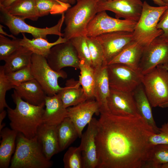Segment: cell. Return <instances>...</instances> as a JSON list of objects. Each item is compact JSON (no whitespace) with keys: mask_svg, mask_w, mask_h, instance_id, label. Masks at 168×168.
Instances as JSON below:
<instances>
[{"mask_svg":"<svg viewBox=\"0 0 168 168\" xmlns=\"http://www.w3.org/2000/svg\"><path fill=\"white\" fill-rule=\"evenodd\" d=\"M45 108L43 116V123L57 126L68 117L67 108L63 105L59 95L47 96L45 100Z\"/></svg>","mask_w":168,"mask_h":168,"instance_id":"obj_19","label":"cell"},{"mask_svg":"<svg viewBox=\"0 0 168 168\" xmlns=\"http://www.w3.org/2000/svg\"><path fill=\"white\" fill-rule=\"evenodd\" d=\"M11 96L16 107L14 109L7 108L11 128L27 138L35 137L38 128L43 123L45 104H31L24 100L14 89Z\"/></svg>","mask_w":168,"mask_h":168,"instance_id":"obj_2","label":"cell"},{"mask_svg":"<svg viewBox=\"0 0 168 168\" xmlns=\"http://www.w3.org/2000/svg\"><path fill=\"white\" fill-rule=\"evenodd\" d=\"M143 2L141 0H102L97 2L98 12L109 11L115 18L137 22L141 16Z\"/></svg>","mask_w":168,"mask_h":168,"instance_id":"obj_14","label":"cell"},{"mask_svg":"<svg viewBox=\"0 0 168 168\" xmlns=\"http://www.w3.org/2000/svg\"><path fill=\"white\" fill-rule=\"evenodd\" d=\"M145 48L134 40L125 47L108 65L122 63L138 69Z\"/></svg>","mask_w":168,"mask_h":168,"instance_id":"obj_25","label":"cell"},{"mask_svg":"<svg viewBox=\"0 0 168 168\" xmlns=\"http://www.w3.org/2000/svg\"><path fill=\"white\" fill-rule=\"evenodd\" d=\"M20 39L10 40L0 34V60L4 61L8 57L22 46L20 43Z\"/></svg>","mask_w":168,"mask_h":168,"instance_id":"obj_36","label":"cell"},{"mask_svg":"<svg viewBox=\"0 0 168 168\" xmlns=\"http://www.w3.org/2000/svg\"><path fill=\"white\" fill-rule=\"evenodd\" d=\"M107 101L109 111L113 115L122 117L140 115L132 92H123L110 88Z\"/></svg>","mask_w":168,"mask_h":168,"instance_id":"obj_16","label":"cell"},{"mask_svg":"<svg viewBox=\"0 0 168 168\" xmlns=\"http://www.w3.org/2000/svg\"><path fill=\"white\" fill-rule=\"evenodd\" d=\"M164 3H165L166 6L168 5V0H162Z\"/></svg>","mask_w":168,"mask_h":168,"instance_id":"obj_49","label":"cell"},{"mask_svg":"<svg viewBox=\"0 0 168 168\" xmlns=\"http://www.w3.org/2000/svg\"><path fill=\"white\" fill-rule=\"evenodd\" d=\"M57 133L60 152L67 148L79 137L75 126L68 117L57 125Z\"/></svg>","mask_w":168,"mask_h":168,"instance_id":"obj_29","label":"cell"},{"mask_svg":"<svg viewBox=\"0 0 168 168\" xmlns=\"http://www.w3.org/2000/svg\"><path fill=\"white\" fill-rule=\"evenodd\" d=\"M7 112L5 110H3L0 111V125L2 124L3 120L4 119L7 115Z\"/></svg>","mask_w":168,"mask_h":168,"instance_id":"obj_43","label":"cell"},{"mask_svg":"<svg viewBox=\"0 0 168 168\" xmlns=\"http://www.w3.org/2000/svg\"><path fill=\"white\" fill-rule=\"evenodd\" d=\"M59 0V1L62 2H63L65 3H68V0Z\"/></svg>","mask_w":168,"mask_h":168,"instance_id":"obj_48","label":"cell"},{"mask_svg":"<svg viewBox=\"0 0 168 168\" xmlns=\"http://www.w3.org/2000/svg\"><path fill=\"white\" fill-rule=\"evenodd\" d=\"M142 84L152 107H168V70L163 65L144 75Z\"/></svg>","mask_w":168,"mask_h":168,"instance_id":"obj_6","label":"cell"},{"mask_svg":"<svg viewBox=\"0 0 168 168\" xmlns=\"http://www.w3.org/2000/svg\"><path fill=\"white\" fill-rule=\"evenodd\" d=\"M68 3L70 4L73 5L79 0H68Z\"/></svg>","mask_w":168,"mask_h":168,"instance_id":"obj_45","label":"cell"},{"mask_svg":"<svg viewBox=\"0 0 168 168\" xmlns=\"http://www.w3.org/2000/svg\"><path fill=\"white\" fill-rule=\"evenodd\" d=\"M4 26L1 24H0V34L8 36L12 39L15 38L16 37L14 36L13 34H8L3 30V28Z\"/></svg>","mask_w":168,"mask_h":168,"instance_id":"obj_41","label":"cell"},{"mask_svg":"<svg viewBox=\"0 0 168 168\" xmlns=\"http://www.w3.org/2000/svg\"><path fill=\"white\" fill-rule=\"evenodd\" d=\"M18 132L5 127L0 132L2 139L0 145V168H8L10 166L12 156L15 151Z\"/></svg>","mask_w":168,"mask_h":168,"instance_id":"obj_23","label":"cell"},{"mask_svg":"<svg viewBox=\"0 0 168 168\" xmlns=\"http://www.w3.org/2000/svg\"><path fill=\"white\" fill-rule=\"evenodd\" d=\"M149 142L153 146L159 144L168 145V126L166 124L160 128V132L154 133L150 138Z\"/></svg>","mask_w":168,"mask_h":168,"instance_id":"obj_39","label":"cell"},{"mask_svg":"<svg viewBox=\"0 0 168 168\" xmlns=\"http://www.w3.org/2000/svg\"><path fill=\"white\" fill-rule=\"evenodd\" d=\"M95 99H88L67 108L68 117L75 126L79 138H81L83 129L91 122L93 115L100 114L99 105Z\"/></svg>","mask_w":168,"mask_h":168,"instance_id":"obj_15","label":"cell"},{"mask_svg":"<svg viewBox=\"0 0 168 168\" xmlns=\"http://www.w3.org/2000/svg\"><path fill=\"white\" fill-rule=\"evenodd\" d=\"M5 74L8 80L14 87L34 79L31 72L30 65Z\"/></svg>","mask_w":168,"mask_h":168,"instance_id":"obj_37","label":"cell"},{"mask_svg":"<svg viewBox=\"0 0 168 168\" xmlns=\"http://www.w3.org/2000/svg\"><path fill=\"white\" fill-rule=\"evenodd\" d=\"M33 53L27 48L21 46L4 60L5 64L3 67L5 73L30 65Z\"/></svg>","mask_w":168,"mask_h":168,"instance_id":"obj_28","label":"cell"},{"mask_svg":"<svg viewBox=\"0 0 168 168\" xmlns=\"http://www.w3.org/2000/svg\"><path fill=\"white\" fill-rule=\"evenodd\" d=\"M22 34L23 38L20 39L21 45L27 48L33 53L41 55L45 58L47 57L52 47L67 41L63 37L59 36L56 41L50 43L47 40L41 38L30 40L26 36L24 33Z\"/></svg>","mask_w":168,"mask_h":168,"instance_id":"obj_27","label":"cell"},{"mask_svg":"<svg viewBox=\"0 0 168 168\" xmlns=\"http://www.w3.org/2000/svg\"><path fill=\"white\" fill-rule=\"evenodd\" d=\"M167 6L154 7L143 2L142 12L133 32L134 40L144 47L163 33L157 27L161 15Z\"/></svg>","mask_w":168,"mask_h":168,"instance_id":"obj_5","label":"cell"},{"mask_svg":"<svg viewBox=\"0 0 168 168\" xmlns=\"http://www.w3.org/2000/svg\"><path fill=\"white\" fill-rule=\"evenodd\" d=\"M52 162L44 155L36 136L31 138L18 133L10 168H49Z\"/></svg>","mask_w":168,"mask_h":168,"instance_id":"obj_3","label":"cell"},{"mask_svg":"<svg viewBox=\"0 0 168 168\" xmlns=\"http://www.w3.org/2000/svg\"><path fill=\"white\" fill-rule=\"evenodd\" d=\"M5 8L11 15L23 20L35 21L39 17L35 0H16Z\"/></svg>","mask_w":168,"mask_h":168,"instance_id":"obj_26","label":"cell"},{"mask_svg":"<svg viewBox=\"0 0 168 168\" xmlns=\"http://www.w3.org/2000/svg\"><path fill=\"white\" fill-rule=\"evenodd\" d=\"M46 58L50 67L56 71L66 67L79 68L80 59L70 40L52 47Z\"/></svg>","mask_w":168,"mask_h":168,"instance_id":"obj_13","label":"cell"},{"mask_svg":"<svg viewBox=\"0 0 168 168\" xmlns=\"http://www.w3.org/2000/svg\"><path fill=\"white\" fill-rule=\"evenodd\" d=\"M97 2L102 0H96Z\"/></svg>","mask_w":168,"mask_h":168,"instance_id":"obj_51","label":"cell"},{"mask_svg":"<svg viewBox=\"0 0 168 168\" xmlns=\"http://www.w3.org/2000/svg\"><path fill=\"white\" fill-rule=\"evenodd\" d=\"M78 81L71 79L67 81L66 86L58 94L66 108L76 105L88 100Z\"/></svg>","mask_w":168,"mask_h":168,"instance_id":"obj_22","label":"cell"},{"mask_svg":"<svg viewBox=\"0 0 168 168\" xmlns=\"http://www.w3.org/2000/svg\"><path fill=\"white\" fill-rule=\"evenodd\" d=\"M106 11L98 12L89 23L87 36L96 37L105 33L119 31L133 32L137 22L112 17Z\"/></svg>","mask_w":168,"mask_h":168,"instance_id":"obj_10","label":"cell"},{"mask_svg":"<svg viewBox=\"0 0 168 168\" xmlns=\"http://www.w3.org/2000/svg\"><path fill=\"white\" fill-rule=\"evenodd\" d=\"M97 120L93 118L81 137L83 168H97L98 164L96 137Z\"/></svg>","mask_w":168,"mask_h":168,"instance_id":"obj_17","label":"cell"},{"mask_svg":"<svg viewBox=\"0 0 168 168\" xmlns=\"http://www.w3.org/2000/svg\"><path fill=\"white\" fill-rule=\"evenodd\" d=\"M15 0H3L2 2L0 3V5L3 7L6 8L8 7Z\"/></svg>","mask_w":168,"mask_h":168,"instance_id":"obj_42","label":"cell"},{"mask_svg":"<svg viewBox=\"0 0 168 168\" xmlns=\"http://www.w3.org/2000/svg\"><path fill=\"white\" fill-rule=\"evenodd\" d=\"M86 41L90 54L92 67L94 69L104 66V51L101 44L96 37L87 36Z\"/></svg>","mask_w":168,"mask_h":168,"instance_id":"obj_32","label":"cell"},{"mask_svg":"<svg viewBox=\"0 0 168 168\" xmlns=\"http://www.w3.org/2000/svg\"><path fill=\"white\" fill-rule=\"evenodd\" d=\"M65 12L57 23L50 27L40 28L29 25L25 20L15 17L9 13L6 9L0 5V21L7 26L12 34L17 35L20 33L30 34L33 38H41L47 39L48 35H56L63 37L61 32V28L64 22Z\"/></svg>","mask_w":168,"mask_h":168,"instance_id":"obj_8","label":"cell"},{"mask_svg":"<svg viewBox=\"0 0 168 168\" xmlns=\"http://www.w3.org/2000/svg\"><path fill=\"white\" fill-rule=\"evenodd\" d=\"M30 68L34 79L40 84L47 96L54 95L63 88L58 85V79L59 78H66L67 73L62 70L59 71L53 70L45 57L33 53Z\"/></svg>","mask_w":168,"mask_h":168,"instance_id":"obj_7","label":"cell"},{"mask_svg":"<svg viewBox=\"0 0 168 168\" xmlns=\"http://www.w3.org/2000/svg\"><path fill=\"white\" fill-rule=\"evenodd\" d=\"M95 69V83L94 95L98 102L101 112L109 111L107 98L110 91V87L107 70V66Z\"/></svg>","mask_w":168,"mask_h":168,"instance_id":"obj_20","label":"cell"},{"mask_svg":"<svg viewBox=\"0 0 168 168\" xmlns=\"http://www.w3.org/2000/svg\"><path fill=\"white\" fill-rule=\"evenodd\" d=\"M166 124L167 126H168V122L167 123H166Z\"/></svg>","mask_w":168,"mask_h":168,"instance_id":"obj_52","label":"cell"},{"mask_svg":"<svg viewBox=\"0 0 168 168\" xmlns=\"http://www.w3.org/2000/svg\"><path fill=\"white\" fill-rule=\"evenodd\" d=\"M57 125L43 123L39 127L36 136L46 158L50 160L52 156L60 152Z\"/></svg>","mask_w":168,"mask_h":168,"instance_id":"obj_18","label":"cell"},{"mask_svg":"<svg viewBox=\"0 0 168 168\" xmlns=\"http://www.w3.org/2000/svg\"><path fill=\"white\" fill-rule=\"evenodd\" d=\"M168 163V145H157L154 146L146 168H160Z\"/></svg>","mask_w":168,"mask_h":168,"instance_id":"obj_33","label":"cell"},{"mask_svg":"<svg viewBox=\"0 0 168 168\" xmlns=\"http://www.w3.org/2000/svg\"><path fill=\"white\" fill-rule=\"evenodd\" d=\"M14 86L7 78L5 73L3 66L0 67V111L9 106L6 103L5 96L7 91Z\"/></svg>","mask_w":168,"mask_h":168,"instance_id":"obj_38","label":"cell"},{"mask_svg":"<svg viewBox=\"0 0 168 168\" xmlns=\"http://www.w3.org/2000/svg\"><path fill=\"white\" fill-rule=\"evenodd\" d=\"M96 137L97 168H146L155 133L140 116L114 115L101 112Z\"/></svg>","mask_w":168,"mask_h":168,"instance_id":"obj_1","label":"cell"},{"mask_svg":"<svg viewBox=\"0 0 168 168\" xmlns=\"http://www.w3.org/2000/svg\"><path fill=\"white\" fill-rule=\"evenodd\" d=\"M167 6L166 9L160 18L157 27L163 31V33L160 36L168 41V5Z\"/></svg>","mask_w":168,"mask_h":168,"instance_id":"obj_40","label":"cell"},{"mask_svg":"<svg viewBox=\"0 0 168 168\" xmlns=\"http://www.w3.org/2000/svg\"><path fill=\"white\" fill-rule=\"evenodd\" d=\"M160 65L168 68V41L160 36L145 48L138 69L144 75Z\"/></svg>","mask_w":168,"mask_h":168,"instance_id":"obj_11","label":"cell"},{"mask_svg":"<svg viewBox=\"0 0 168 168\" xmlns=\"http://www.w3.org/2000/svg\"><path fill=\"white\" fill-rule=\"evenodd\" d=\"M80 75L79 82L84 90L88 100L95 99L94 95L95 69L91 65L80 61Z\"/></svg>","mask_w":168,"mask_h":168,"instance_id":"obj_30","label":"cell"},{"mask_svg":"<svg viewBox=\"0 0 168 168\" xmlns=\"http://www.w3.org/2000/svg\"><path fill=\"white\" fill-rule=\"evenodd\" d=\"M154 3L158 5L159 6H166V4L162 0H152Z\"/></svg>","mask_w":168,"mask_h":168,"instance_id":"obj_44","label":"cell"},{"mask_svg":"<svg viewBox=\"0 0 168 168\" xmlns=\"http://www.w3.org/2000/svg\"><path fill=\"white\" fill-rule=\"evenodd\" d=\"M107 66L110 88L132 92L142 84L143 75L138 69L120 63L111 64Z\"/></svg>","mask_w":168,"mask_h":168,"instance_id":"obj_9","label":"cell"},{"mask_svg":"<svg viewBox=\"0 0 168 168\" xmlns=\"http://www.w3.org/2000/svg\"><path fill=\"white\" fill-rule=\"evenodd\" d=\"M13 89L23 100L31 104L40 105L45 104L47 95L34 79L15 86Z\"/></svg>","mask_w":168,"mask_h":168,"instance_id":"obj_21","label":"cell"},{"mask_svg":"<svg viewBox=\"0 0 168 168\" xmlns=\"http://www.w3.org/2000/svg\"><path fill=\"white\" fill-rule=\"evenodd\" d=\"M3 0H0V3L2 2Z\"/></svg>","mask_w":168,"mask_h":168,"instance_id":"obj_50","label":"cell"},{"mask_svg":"<svg viewBox=\"0 0 168 168\" xmlns=\"http://www.w3.org/2000/svg\"><path fill=\"white\" fill-rule=\"evenodd\" d=\"M5 125V124L4 123H2V124L0 125V132L2 130V129L4 128Z\"/></svg>","mask_w":168,"mask_h":168,"instance_id":"obj_47","label":"cell"},{"mask_svg":"<svg viewBox=\"0 0 168 168\" xmlns=\"http://www.w3.org/2000/svg\"><path fill=\"white\" fill-rule=\"evenodd\" d=\"M39 17L49 15L62 14L71 7L68 3H65L58 0H35Z\"/></svg>","mask_w":168,"mask_h":168,"instance_id":"obj_31","label":"cell"},{"mask_svg":"<svg viewBox=\"0 0 168 168\" xmlns=\"http://www.w3.org/2000/svg\"><path fill=\"white\" fill-rule=\"evenodd\" d=\"M97 2L96 0H79L67 9L63 37L68 40L76 37L87 36L88 25L98 12Z\"/></svg>","mask_w":168,"mask_h":168,"instance_id":"obj_4","label":"cell"},{"mask_svg":"<svg viewBox=\"0 0 168 168\" xmlns=\"http://www.w3.org/2000/svg\"><path fill=\"white\" fill-rule=\"evenodd\" d=\"M160 168H168V163L162 165Z\"/></svg>","mask_w":168,"mask_h":168,"instance_id":"obj_46","label":"cell"},{"mask_svg":"<svg viewBox=\"0 0 168 168\" xmlns=\"http://www.w3.org/2000/svg\"><path fill=\"white\" fill-rule=\"evenodd\" d=\"M63 161L65 168H83L81 146L69 147L64 154Z\"/></svg>","mask_w":168,"mask_h":168,"instance_id":"obj_34","label":"cell"},{"mask_svg":"<svg viewBox=\"0 0 168 168\" xmlns=\"http://www.w3.org/2000/svg\"><path fill=\"white\" fill-rule=\"evenodd\" d=\"M96 38L104 51V66H107L128 44L134 40L133 32L119 31L105 33Z\"/></svg>","mask_w":168,"mask_h":168,"instance_id":"obj_12","label":"cell"},{"mask_svg":"<svg viewBox=\"0 0 168 168\" xmlns=\"http://www.w3.org/2000/svg\"><path fill=\"white\" fill-rule=\"evenodd\" d=\"M86 37L85 36L76 37L70 40L76 50L80 61H83L92 66L91 57L86 41Z\"/></svg>","mask_w":168,"mask_h":168,"instance_id":"obj_35","label":"cell"},{"mask_svg":"<svg viewBox=\"0 0 168 168\" xmlns=\"http://www.w3.org/2000/svg\"><path fill=\"white\" fill-rule=\"evenodd\" d=\"M167 70H168V68L167 69Z\"/></svg>","mask_w":168,"mask_h":168,"instance_id":"obj_53","label":"cell"},{"mask_svg":"<svg viewBox=\"0 0 168 168\" xmlns=\"http://www.w3.org/2000/svg\"><path fill=\"white\" fill-rule=\"evenodd\" d=\"M138 113L156 133L160 132V128L156 126L152 112V106L145 92L142 84L132 92Z\"/></svg>","mask_w":168,"mask_h":168,"instance_id":"obj_24","label":"cell"}]
</instances>
